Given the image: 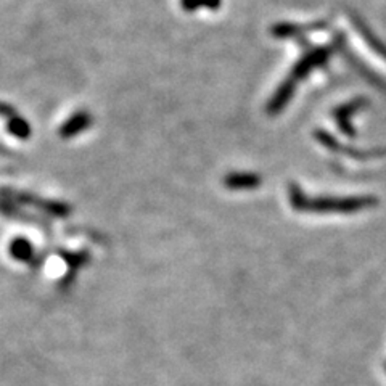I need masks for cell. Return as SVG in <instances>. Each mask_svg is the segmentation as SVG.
I'll list each match as a JSON object with an SVG mask.
<instances>
[{"label":"cell","instance_id":"9","mask_svg":"<svg viewBox=\"0 0 386 386\" xmlns=\"http://www.w3.org/2000/svg\"><path fill=\"white\" fill-rule=\"evenodd\" d=\"M7 130L13 137L20 140H28L31 137V124L25 118L16 115L15 118L7 121Z\"/></svg>","mask_w":386,"mask_h":386},{"label":"cell","instance_id":"10","mask_svg":"<svg viewBox=\"0 0 386 386\" xmlns=\"http://www.w3.org/2000/svg\"><path fill=\"white\" fill-rule=\"evenodd\" d=\"M222 0H181V7L186 12H197L200 8L217 10L221 8Z\"/></svg>","mask_w":386,"mask_h":386},{"label":"cell","instance_id":"8","mask_svg":"<svg viewBox=\"0 0 386 386\" xmlns=\"http://www.w3.org/2000/svg\"><path fill=\"white\" fill-rule=\"evenodd\" d=\"M10 254L16 261H21V263H31L34 259V248H32L31 242L26 240V238H15L10 243Z\"/></svg>","mask_w":386,"mask_h":386},{"label":"cell","instance_id":"11","mask_svg":"<svg viewBox=\"0 0 386 386\" xmlns=\"http://www.w3.org/2000/svg\"><path fill=\"white\" fill-rule=\"evenodd\" d=\"M357 29L362 32L364 37H366V41L368 42V46H371L375 52L380 53V55H382L383 58H386V47L383 46V43L380 42V41H377V37L372 36V32L368 31L362 23H359V25H357Z\"/></svg>","mask_w":386,"mask_h":386},{"label":"cell","instance_id":"6","mask_svg":"<svg viewBox=\"0 0 386 386\" xmlns=\"http://www.w3.org/2000/svg\"><path fill=\"white\" fill-rule=\"evenodd\" d=\"M224 186L230 190H253L261 186V177L253 172H232L226 176Z\"/></svg>","mask_w":386,"mask_h":386},{"label":"cell","instance_id":"2","mask_svg":"<svg viewBox=\"0 0 386 386\" xmlns=\"http://www.w3.org/2000/svg\"><path fill=\"white\" fill-rule=\"evenodd\" d=\"M330 55H331L330 47H320V48H315L312 52H308L306 55H304L300 62L295 64V68L291 69V73L288 78H291L295 83H300V81L306 78L308 74H311L314 69L324 67V64L329 62Z\"/></svg>","mask_w":386,"mask_h":386},{"label":"cell","instance_id":"5","mask_svg":"<svg viewBox=\"0 0 386 386\" xmlns=\"http://www.w3.org/2000/svg\"><path fill=\"white\" fill-rule=\"evenodd\" d=\"M296 84L298 83H295L291 78H287L284 83L279 85V89L275 90V94L272 95V99L269 100V105H268L269 115H277V113L284 110V108L288 105V102L291 100V97L295 95Z\"/></svg>","mask_w":386,"mask_h":386},{"label":"cell","instance_id":"3","mask_svg":"<svg viewBox=\"0 0 386 386\" xmlns=\"http://www.w3.org/2000/svg\"><path fill=\"white\" fill-rule=\"evenodd\" d=\"M12 200H16L18 203H26V205H32L36 208H41L46 211L48 214H53L57 217H64L71 213V208L67 203H60V201H50V200H43V198H37L34 195H28V193H12L10 195Z\"/></svg>","mask_w":386,"mask_h":386},{"label":"cell","instance_id":"7","mask_svg":"<svg viewBox=\"0 0 386 386\" xmlns=\"http://www.w3.org/2000/svg\"><path fill=\"white\" fill-rule=\"evenodd\" d=\"M362 106H364V100H354V102L346 103V105H343V106H340L338 110L335 111L336 124H338L341 132L346 135H354V130H352L350 119L357 110H361Z\"/></svg>","mask_w":386,"mask_h":386},{"label":"cell","instance_id":"12","mask_svg":"<svg viewBox=\"0 0 386 386\" xmlns=\"http://www.w3.org/2000/svg\"><path fill=\"white\" fill-rule=\"evenodd\" d=\"M16 115H18V111H16L12 105H8V103H5V102H0V116L5 118L8 121V119L15 118Z\"/></svg>","mask_w":386,"mask_h":386},{"label":"cell","instance_id":"1","mask_svg":"<svg viewBox=\"0 0 386 386\" xmlns=\"http://www.w3.org/2000/svg\"><path fill=\"white\" fill-rule=\"evenodd\" d=\"M290 203L298 211H308V213H357V211L368 209L377 203L372 197H350V198H308L296 186L290 187Z\"/></svg>","mask_w":386,"mask_h":386},{"label":"cell","instance_id":"4","mask_svg":"<svg viewBox=\"0 0 386 386\" xmlns=\"http://www.w3.org/2000/svg\"><path fill=\"white\" fill-rule=\"evenodd\" d=\"M94 123L92 119V115H89L87 111H78L74 113L73 116H69L67 121H64L62 126H60V137L62 139H73L76 135L83 134L84 130L89 129Z\"/></svg>","mask_w":386,"mask_h":386}]
</instances>
